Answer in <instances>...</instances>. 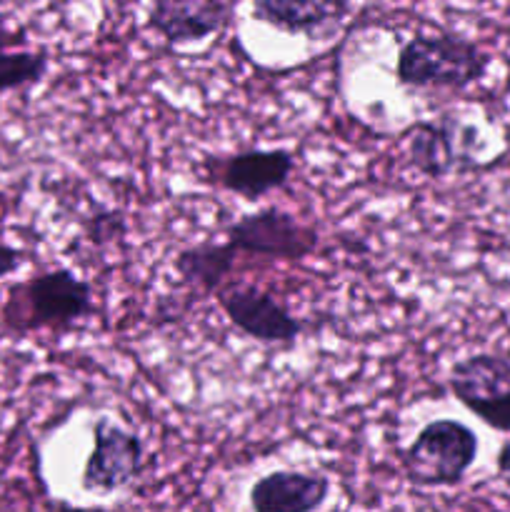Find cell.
Instances as JSON below:
<instances>
[{
    "mask_svg": "<svg viewBox=\"0 0 510 512\" xmlns=\"http://www.w3.org/2000/svg\"><path fill=\"white\" fill-rule=\"evenodd\" d=\"M490 55L455 33L415 35L400 48L395 78L405 88L465 90L488 73Z\"/></svg>",
    "mask_w": 510,
    "mask_h": 512,
    "instance_id": "obj_2",
    "label": "cell"
},
{
    "mask_svg": "<svg viewBox=\"0 0 510 512\" xmlns=\"http://www.w3.org/2000/svg\"><path fill=\"white\" fill-rule=\"evenodd\" d=\"M350 13V0H253V18L290 35L328 33Z\"/></svg>",
    "mask_w": 510,
    "mask_h": 512,
    "instance_id": "obj_12",
    "label": "cell"
},
{
    "mask_svg": "<svg viewBox=\"0 0 510 512\" xmlns=\"http://www.w3.org/2000/svg\"><path fill=\"white\" fill-rule=\"evenodd\" d=\"M498 470H500V473H508V470H510V443H505L503 450H500Z\"/></svg>",
    "mask_w": 510,
    "mask_h": 512,
    "instance_id": "obj_17",
    "label": "cell"
},
{
    "mask_svg": "<svg viewBox=\"0 0 510 512\" xmlns=\"http://www.w3.org/2000/svg\"><path fill=\"white\" fill-rule=\"evenodd\" d=\"M23 263H25V250L0 243V280L8 278L10 273H15Z\"/></svg>",
    "mask_w": 510,
    "mask_h": 512,
    "instance_id": "obj_16",
    "label": "cell"
},
{
    "mask_svg": "<svg viewBox=\"0 0 510 512\" xmlns=\"http://www.w3.org/2000/svg\"><path fill=\"white\" fill-rule=\"evenodd\" d=\"M145 463L143 440L115 420L98 418L93 428V453L83 468V488L88 493L110 495L123 490L140 475Z\"/></svg>",
    "mask_w": 510,
    "mask_h": 512,
    "instance_id": "obj_7",
    "label": "cell"
},
{
    "mask_svg": "<svg viewBox=\"0 0 510 512\" xmlns=\"http://www.w3.org/2000/svg\"><path fill=\"white\" fill-rule=\"evenodd\" d=\"M450 393L493 430L510 433V355L475 353L450 370Z\"/></svg>",
    "mask_w": 510,
    "mask_h": 512,
    "instance_id": "obj_4",
    "label": "cell"
},
{
    "mask_svg": "<svg viewBox=\"0 0 510 512\" xmlns=\"http://www.w3.org/2000/svg\"><path fill=\"white\" fill-rule=\"evenodd\" d=\"M230 18L228 0H153L148 25L170 45L200 43Z\"/></svg>",
    "mask_w": 510,
    "mask_h": 512,
    "instance_id": "obj_9",
    "label": "cell"
},
{
    "mask_svg": "<svg viewBox=\"0 0 510 512\" xmlns=\"http://www.w3.org/2000/svg\"><path fill=\"white\" fill-rule=\"evenodd\" d=\"M478 435L460 420H433L403 453L405 475L420 488L458 485L478 458Z\"/></svg>",
    "mask_w": 510,
    "mask_h": 512,
    "instance_id": "obj_3",
    "label": "cell"
},
{
    "mask_svg": "<svg viewBox=\"0 0 510 512\" xmlns=\"http://www.w3.org/2000/svg\"><path fill=\"white\" fill-rule=\"evenodd\" d=\"M93 315V288L73 270L55 268L10 288L3 325L13 333L70 330Z\"/></svg>",
    "mask_w": 510,
    "mask_h": 512,
    "instance_id": "obj_1",
    "label": "cell"
},
{
    "mask_svg": "<svg viewBox=\"0 0 510 512\" xmlns=\"http://www.w3.org/2000/svg\"><path fill=\"white\" fill-rule=\"evenodd\" d=\"M225 243L238 253L295 263V260L310 258L318 250L320 235L315 228L300 223L293 213L270 205V208L235 220L228 228Z\"/></svg>",
    "mask_w": 510,
    "mask_h": 512,
    "instance_id": "obj_5",
    "label": "cell"
},
{
    "mask_svg": "<svg viewBox=\"0 0 510 512\" xmlns=\"http://www.w3.org/2000/svg\"><path fill=\"white\" fill-rule=\"evenodd\" d=\"M235 255L238 250L230 248L228 243H200L180 250L175 258V268L183 275V280L208 290V293H215V288L228 280Z\"/></svg>",
    "mask_w": 510,
    "mask_h": 512,
    "instance_id": "obj_13",
    "label": "cell"
},
{
    "mask_svg": "<svg viewBox=\"0 0 510 512\" xmlns=\"http://www.w3.org/2000/svg\"><path fill=\"white\" fill-rule=\"evenodd\" d=\"M465 133L455 120H425L410 128V163L425 178H448L455 170L470 165Z\"/></svg>",
    "mask_w": 510,
    "mask_h": 512,
    "instance_id": "obj_10",
    "label": "cell"
},
{
    "mask_svg": "<svg viewBox=\"0 0 510 512\" xmlns=\"http://www.w3.org/2000/svg\"><path fill=\"white\" fill-rule=\"evenodd\" d=\"M330 495V480L320 473L275 470L250 488V508L255 512H313L323 508Z\"/></svg>",
    "mask_w": 510,
    "mask_h": 512,
    "instance_id": "obj_11",
    "label": "cell"
},
{
    "mask_svg": "<svg viewBox=\"0 0 510 512\" xmlns=\"http://www.w3.org/2000/svg\"><path fill=\"white\" fill-rule=\"evenodd\" d=\"M500 348H503L505 353L510 355V328H508V333H505V338H503V345H500Z\"/></svg>",
    "mask_w": 510,
    "mask_h": 512,
    "instance_id": "obj_18",
    "label": "cell"
},
{
    "mask_svg": "<svg viewBox=\"0 0 510 512\" xmlns=\"http://www.w3.org/2000/svg\"><path fill=\"white\" fill-rule=\"evenodd\" d=\"M215 300L225 318L243 335L258 343H295L305 330L303 320L288 313L270 293L243 280H223L215 288Z\"/></svg>",
    "mask_w": 510,
    "mask_h": 512,
    "instance_id": "obj_6",
    "label": "cell"
},
{
    "mask_svg": "<svg viewBox=\"0 0 510 512\" xmlns=\"http://www.w3.org/2000/svg\"><path fill=\"white\" fill-rule=\"evenodd\" d=\"M48 65V55L40 53V50L38 53H33V50L0 53V93L40 83L48 73Z\"/></svg>",
    "mask_w": 510,
    "mask_h": 512,
    "instance_id": "obj_14",
    "label": "cell"
},
{
    "mask_svg": "<svg viewBox=\"0 0 510 512\" xmlns=\"http://www.w3.org/2000/svg\"><path fill=\"white\" fill-rule=\"evenodd\" d=\"M295 168V158L285 148H250L228 155L218 163V180L228 193L238 198L263 200L273 190L283 188Z\"/></svg>",
    "mask_w": 510,
    "mask_h": 512,
    "instance_id": "obj_8",
    "label": "cell"
},
{
    "mask_svg": "<svg viewBox=\"0 0 510 512\" xmlns=\"http://www.w3.org/2000/svg\"><path fill=\"white\" fill-rule=\"evenodd\" d=\"M85 233H88L90 243H110V240H115L118 235L125 233L123 213H118V210H100V213H93L88 225H85Z\"/></svg>",
    "mask_w": 510,
    "mask_h": 512,
    "instance_id": "obj_15",
    "label": "cell"
}]
</instances>
